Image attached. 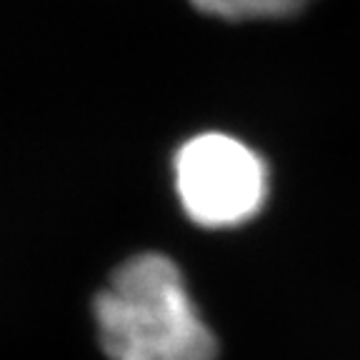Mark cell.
Segmentation results:
<instances>
[{"label":"cell","mask_w":360,"mask_h":360,"mask_svg":"<svg viewBox=\"0 0 360 360\" xmlns=\"http://www.w3.org/2000/svg\"><path fill=\"white\" fill-rule=\"evenodd\" d=\"M93 323L108 360H215L218 338L163 253H138L93 298Z\"/></svg>","instance_id":"obj_1"},{"label":"cell","mask_w":360,"mask_h":360,"mask_svg":"<svg viewBox=\"0 0 360 360\" xmlns=\"http://www.w3.org/2000/svg\"><path fill=\"white\" fill-rule=\"evenodd\" d=\"M173 180L186 215L210 231L248 223L268 195L263 158L225 133H202L183 143L173 160Z\"/></svg>","instance_id":"obj_2"},{"label":"cell","mask_w":360,"mask_h":360,"mask_svg":"<svg viewBox=\"0 0 360 360\" xmlns=\"http://www.w3.org/2000/svg\"><path fill=\"white\" fill-rule=\"evenodd\" d=\"M205 15L223 20H253V18H285L303 11L310 0H191Z\"/></svg>","instance_id":"obj_3"}]
</instances>
